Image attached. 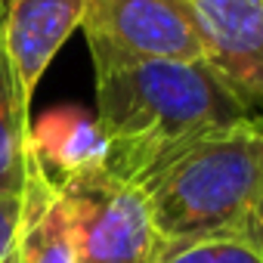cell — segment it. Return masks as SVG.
<instances>
[{"label":"cell","instance_id":"cell-10","mask_svg":"<svg viewBox=\"0 0 263 263\" xmlns=\"http://www.w3.org/2000/svg\"><path fill=\"white\" fill-rule=\"evenodd\" d=\"M214 260H217V238H201V241L164 245L155 263H214Z\"/></svg>","mask_w":263,"mask_h":263},{"label":"cell","instance_id":"cell-8","mask_svg":"<svg viewBox=\"0 0 263 263\" xmlns=\"http://www.w3.org/2000/svg\"><path fill=\"white\" fill-rule=\"evenodd\" d=\"M13 263H78L65 198L37 161L34 149L28 155L25 186L19 195V232Z\"/></svg>","mask_w":263,"mask_h":263},{"label":"cell","instance_id":"cell-6","mask_svg":"<svg viewBox=\"0 0 263 263\" xmlns=\"http://www.w3.org/2000/svg\"><path fill=\"white\" fill-rule=\"evenodd\" d=\"M84 13L87 0H10L7 4L0 37L13 68L16 93L25 108H31L34 90L53 56L62 50L71 31L81 28Z\"/></svg>","mask_w":263,"mask_h":263},{"label":"cell","instance_id":"cell-12","mask_svg":"<svg viewBox=\"0 0 263 263\" xmlns=\"http://www.w3.org/2000/svg\"><path fill=\"white\" fill-rule=\"evenodd\" d=\"M214 263H263V257L238 235L217 238V260Z\"/></svg>","mask_w":263,"mask_h":263},{"label":"cell","instance_id":"cell-3","mask_svg":"<svg viewBox=\"0 0 263 263\" xmlns=\"http://www.w3.org/2000/svg\"><path fill=\"white\" fill-rule=\"evenodd\" d=\"M56 183V180H53ZM74 232L78 263H155L164 238L140 183L108 167L56 183Z\"/></svg>","mask_w":263,"mask_h":263},{"label":"cell","instance_id":"cell-4","mask_svg":"<svg viewBox=\"0 0 263 263\" xmlns=\"http://www.w3.org/2000/svg\"><path fill=\"white\" fill-rule=\"evenodd\" d=\"M81 28L96 68L124 59H204L186 0H87Z\"/></svg>","mask_w":263,"mask_h":263},{"label":"cell","instance_id":"cell-13","mask_svg":"<svg viewBox=\"0 0 263 263\" xmlns=\"http://www.w3.org/2000/svg\"><path fill=\"white\" fill-rule=\"evenodd\" d=\"M257 124H260V130H263V115H257L254 118ZM238 238H245L260 257H263V189H260V198H257V204L251 208V214L245 217V223H241V229L235 232Z\"/></svg>","mask_w":263,"mask_h":263},{"label":"cell","instance_id":"cell-9","mask_svg":"<svg viewBox=\"0 0 263 263\" xmlns=\"http://www.w3.org/2000/svg\"><path fill=\"white\" fill-rule=\"evenodd\" d=\"M31 108L22 105L0 37V195L19 198L31 155Z\"/></svg>","mask_w":263,"mask_h":263},{"label":"cell","instance_id":"cell-5","mask_svg":"<svg viewBox=\"0 0 263 263\" xmlns=\"http://www.w3.org/2000/svg\"><path fill=\"white\" fill-rule=\"evenodd\" d=\"M204 62L248 105L263 115V0H186Z\"/></svg>","mask_w":263,"mask_h":263},{"label":"cell","instance_id":"cell-11","mask_svg":"<svg viewBox=\"0 0 263 263\" xmlns=\"http://www.w3.org/2000/svg\"><path fill=\"white\" fill-rule=\"evenodd\" d=\"M16 232H19V198L0 195V263L16 260Z\"/></svg>","mask_w":263,"mask_h":263},{"label":"cell","instance_id":"cell-1","mask_svg":"<svg viewBox=\"0 0 263 263\" xmlns=\"http://www.w3.org/2000/svg\"><path fill=\"white\" fill-rule=\"evenodd\" d=\"M96 118L108 171L140 183L180 146L251 111L204 59H124L96 68Z\"/></svg>","mask_w":263,"mask_h":263},{"label":"cell","instance_id":"cell-14","mask_svg":"<svg viewBox=\"0 0 263 263\" xmlns=\"http://www.w3.org/2000/svg\"><path fill=\"white\" fill-rule=\"evenodd\" d=\"M7 4H10V0H0V22H4V13H7Z\"/></svg>","mask_w":263,"mask_h":263},{"label":"cell","instance_id":"cell-2","mask_svg":"<svg viewBox=\"0 0 263 263\" xmlns=\"http://www.w3.org/2000/svg\"><path fill=\"white\" fill-rule=\"evenodd\" d=\"M164 245L235 235L263 189V130L254 118L180 146L140 180Z\"/></svg>","mask_w":263,"mask_h":263},{"label":"cell","instance_id":"cell-7","mask_svg":"<svg viewBox=\"0 0 263 263\" xmlns=\"http://www.w3.org/2000/svg\"><path fill=\"white\" fill-rule=\"evenodd\" d=\"M31 149L56 183L108 167L111 155V143L96 111L71 102L47 108L31 124Z\"/></svg>","mask_w":263,"mask_h":263}]
</instances>
